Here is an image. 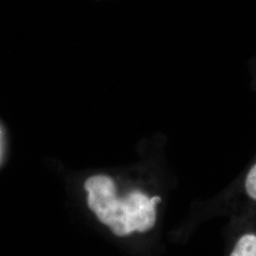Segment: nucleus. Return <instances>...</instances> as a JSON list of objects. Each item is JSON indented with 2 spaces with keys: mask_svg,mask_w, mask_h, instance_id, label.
Instances as JSON below:
<instances>
[{
  "mask_svg": "<svg viewBox=\"0 0 256 256\" xmlns=\"http://www.w3.org/2000/svg\"><path fill=\"white\" fill-rule=\"evenodd\" d=\"M84 188L90 209L115 236L122 238L154 227L156 205L146 194L134 191L124 198H118L113 180L104 174L88 178Z\"/></svg>",
  "mask_w": 256,
  "mask_h": 256,
  "instance_id": "nucleus-1",
  "label": "nucleus"
},
{
  "mask_svg": "<svg viewBox=\"0 0 256 256\" xmlns=\"http://www.w3.org/2000/svg\"><path fill=\"white\" fill-rule=\"evenodd\" d=\"M230 256H256V234H245L240 238Z\"/></svg>",
  "mask_w": 256,
  "mask_h": 256,
  "instance_id": "nucleus-2",
  "label": "nucleus"
},
{
  "mask_svg": "<svg viewBox=\"0 0 256 256\" xmlns=\"http://www.w3.org/2000/svg\"><path fill=\"white\" fill-rule=\"evenodd\" d=\"M245 189L248 196L256 200V164L248 174L245 182Z\"/></svg>",
  "mask_w": 256,
  "mask_h": 256,
  "instance_id": "nucleus-3",
  "label": "nucleus"
},
{
  "mask_svg": "<svg viewBox=\"0 0 256 256\" xmlns=\"http://www.w3.org/2000/svg\"><path fill=\"white\" fill-rule=\"evenodd\" d=\"M0 153H1V131H0Z\"/></svg>",
  "mask_w": 256,
  "mask_h": 256,
  "instance_id": "nucleus-4",
  "label": "nucleus"
}]
</instances>
